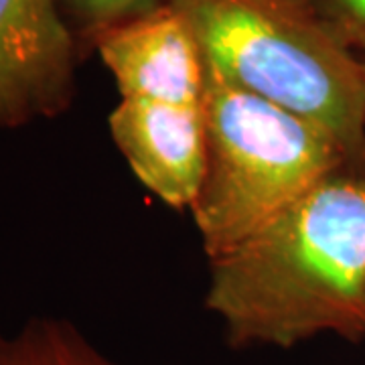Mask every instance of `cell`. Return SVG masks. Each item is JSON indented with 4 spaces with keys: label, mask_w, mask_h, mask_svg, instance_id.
Listing matches in <instances>:
<instances>
[{
    "label": "cell",
    "mask_w": 365,
    "mask_h": 365,
    "mask_svg": "<svg viewBox=\"0 0 365 365\" xmlns=\"http://www.w3.org/2000/svg\"><path fill=\"white\" fill-rule=\"evenodd\" d=\"M209 262L205 307L235 349L365 339V170L333 173Z\"/></svg>",
    "instance_id": "6da1fadb"
},
{
    "label": "cell",
    "mask_w": 365,
    "mask_h": 365,
    "mask_svg": "<svg viewBox=\"0 0 365 365\" xmlns=\"http://www.w3.org/2000/svg\"><path fill=\"white\" fill-rule=\"evenodd\" d=\"M223 78L313 120L365 157V71L307 0H167Z\"/></svg>",
    "instance_id": "7a4b0ae2"
},
{
    "label": "cell",
    "mask_w": 365,
    "mask_h": 365,
    "mask_svg": "<svg viewBox=\"0 0 365 365\" xmlns=\"http://www.w3.org/2000/svg\"><path fill=\"white\" fill-rule=\"evenodd\" d=\"M207 63V158L191 215L209 260L235 248L333 173L353 167L325 128Z\"/></svg>",
    "instance_id": "3957f363"
},
{
    "label": "cell",
    "mask_w": 365,
    "mask_h": 365,
    "mask_svg": "<svg viewBox=\"0 0 365 365\" xmlns=\"http://www.w3.org/2000/svg\"><path fill=\"white\" fill-rule=\"evenodd\" d=\"M79 59L57 0H0V128L66 114Z\"/></svg>",
    "instance_id": "277c9868"
},
{
    "label": "cell",
    "mask_w": 365,
    "mask_h": 365,
    "mask_svg": "<svg viewBox=\"0 0 365 365\" xmlns=\"http://www.w3.org/2000/svg\"><path fill=\"white\" fill-rule=\"evenodd\" d=\"M122 100L195 106L205 90V55L189 23L170 2L106 29L91 41Z\"/></svg>",
    "instance_id": "5b68a950"
},
{
    "label": "cell",
    "mask_w": 365,
    "mask_h": 365,
    "mask_svg": "<svg viewBox=\"0 0 365 365\" xmlns=\"http://www.w3.org/2000/svg\"><path fill=\"white\" fill-rule=\"evenodd\" d=\"M112 140L144 187L175 209H191L205 175L203 106L122 100L110 112Z\"/></svg>",
    "instance_id": "8992f818"
},
{
    "label": "cell",
    "mask_w": 365,
    "mask_h": 365,
    "mask_svg": "<svg viewBox=\"0 0 365 365\" xmlns=\"http://www.w3.org/2000/svg\"><path fill=\"white\" fill-rule=\"evenodd\" d=\"M0 365H122L63 317H31L0 331ZM179 365V364H169Z\"/></svg>",
    "instance_id": "52a82bcc"
},
{
    "label": "cell",
    "mask_w": 365,
    "mask_h": 365,
    "mask_svg": "<svg viewBox=\"0 0 365 365\" xmlns=\"http://www.w3.org/2000/svg\"><path fill=\"white\" fill-rule=\"evenodd\" d=\"M66 23L78 41L79 51L90 49L91 41L106 29L153 13L167 0H57Z\"/></svg>",
    "instance_id": "ba28073f"
},
{
    "label": "cell",
    "mask_w": 365,
    "mask_h": 365,
    "mask_svg": "<svg viewBox=\"0 0 365 365\" xmlns=\"http://www.w3.org/2000/svg\"><path fill=\"white\" fill-rule=\"evenodd\" d=\"M307 4L347 51L365 61V0H307Z\"/></svg>",
    "instance_id": "9c48e42d"
},
{
    "label": "cell",
    "mask_w": 365,
    "mask_h": 365,
    "mask_svg": "<svg viewBox=\"0 0 365 365\" xmlns=\"http://www.w3.org/2000/svg\"><path fill=\"white\" fill-rule=\"evenodd\" d=\"M361 63H364V71H365V61H361ZM361 169L365 170V157H364V165H361Z\"/></svg>",
    "instance_id": "30bf717a"
}]
</instances>
